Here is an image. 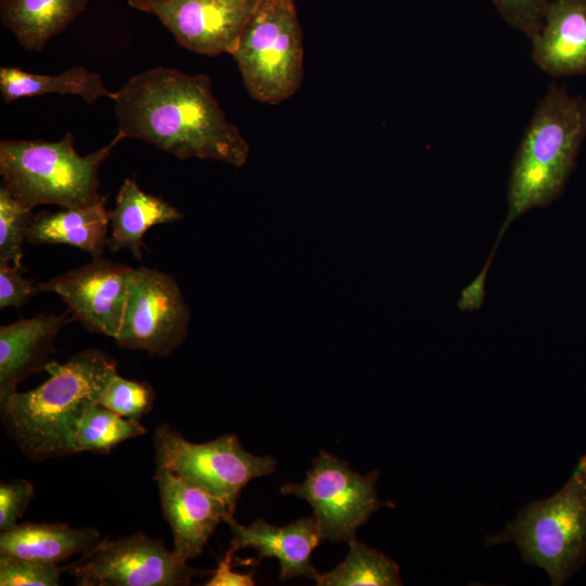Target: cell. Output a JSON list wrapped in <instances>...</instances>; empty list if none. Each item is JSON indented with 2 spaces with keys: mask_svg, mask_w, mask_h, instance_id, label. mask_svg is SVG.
Here are the masks:
<instances>
[{
  "mask_svg": "<svg viewBox=\"0 0 586 586\" xmlns=\"http://www.w3.org/2000/svg\"><path fill=\"white\" fill-rule=\"evenodd\" d=\"M118 129L126 138L156 145L180 160L198 157L240 167L250 145L230 123L205 74L155 67L132 76L115 100Z\"/></svg>",
  "mask_w": 586,
  "mask_h": 586,
  "instance_id": "6da1fadb",
  "label": "cell"
},
{
  "mask_svg": "<svg viewBox=\"0 0 586 586\" xmlns=\"http://www.w3.org/2000/svg\"><path fill=\"white\" fill-rule=\"evenodd\" d=\"M47 370L50 377L41 385L0 402L8 435L35 461L77 453L78 421L87 404L97 402L117 373V364L106 353L88 348L64 364L51 362Z\"/></svg>",
  "mask_w": 586,
  "mask_h": 586,
  "instance_id": "7a4b0ae2",
  "label": "cell"
},
{
  "mask_svg": "<svg viewBox=\"0 0 586 586\" xmlns=\"http://www.w3.org/2000/svg\"><path fill=\"white\" fill-rule=\"evenodd\" d=\"M586 138V100L551 86L538 102L514 155L508 184L506 228L561 192Z\"/></svg>",
  "mask_w": 586,
  "mask_h": 586,
  "instance_id": "3957f363",
  "label": "cell"
},
{
  "mask_svg": "<svg viewBox=\"0 0 586 586\" xmlns=\"http://www.w3.org/2000/svg\"><path fill=\"white\" fill-rule=\"evenodd\" d=\"M125 138L117 130L109 143L85 156L76 151L72 133L54 142L1 141V186L30 208L41 204L63 208L95 204L106 200L99 193L100 166Z\"/></svg>",
  "mask_w": 586,
  "mask_h": 586,
  "instance_id": "277c9868",
  "label": "cell"
},
{
  "mask_svg": "<svg viewBox=\"0 0 586 586\" xmlns=\"http://www.w3.org/2000/svg\"><path fill=\"white\" fill-rule=\"evenodd\" d=\"M511 543L522 560L563 585L586 561V456L552 496L525 505L485 546Z\"/></svg>",
  "mask_w": 586,
  "mask_h": 586,
  "instance_id": "5b68a950",
  "label": "cell"
},
{
  "mask_svg": "<svg viewBox=\"0 0 586 586\" xmlns=\"http://www.w3.org/2000/svg\"><path fill=\"white\" fill-rule=\"evenodd\" d=\"M254 100L278 104L303 79V33L295 0H260L232 54Z\"/></svg>",
  "mask_w": 586,
  "mask_h": 586,
  "instance_id": "8992f818",
  "label": "cell"
},
{
  "mask_svg": "<svg viewBox=\"0 0 586 586\" xmlns=\"http://www.w3.org/2000/svg\"><path fill=\"white\" fill-rule=\"evenodd\" d=\"M156 467H163L189 483L222 499L234 512L244 486L276 470L271 456L246 451L238 435L225 434L206 443L187 441L168 424L153 434Z\"/></svg>",
  "mask_w": 586,
  "mask_h": 586,
  "instance_id": "52a82bcc",
  "label": "cell"
},
{
  "mask_svg": "<svg viewBox=\"0 0 586 586\" xmlns=\"http://www.w3.org/2000/svg\"><path fill=\"white\" fill-rule=\"evenodd\" d=\"M378 479L377 470L360 474L346 461L320 450L305 480L284 484L280 492L309 502L321 539L348 544L378 509L394 507L379 499Z\"/></svg>",
  "mask_w": 586,
  "mask_h": 586,
  "instance_id": "ba28073f",
  "label": "cell"
},
{
  "mask_svg": "<svg viewBox=\"0 0 586 586\" xmlns=\"http://www.w3.org/2000/svg\"><path fill=\"white\" fill-rule=\"evenodd\" d=\"M81 586H178L214 571L194 569L168 550L164 542L142 532L101 539L68 566Z\"/></svg>",
  "mask_w": 586,
  "mask_h": 586,
  "instance_id": "9c48e42d",
  "label": "cell"
},
{
  "mask_svg": "<svg viewBox=\"0 0 586 586\" xmlns=\"http://www.w3.org/2000/svg\"><path fill=\"white\" fill-rule=\"evenodd\" d=\"M189 319V307L170 275L133 268L115 341L122 348L167 356L184 341Z\"/></svg>",
  "mask_w": 586,
  "mask_h": 586,
  "instance_id": "30bf717a",
  "label": "cell"
},
{
  "mask_svg": "<svg viewBox=\"0 0 586 586\" xmlns=\"http://www.w3.org/2000/svg\"><path fill=\"white\" fill-rule=\"evenodd\" d=\"M260 0H128L155 15L176 42L194 53L233 54Z\"/></svg>",
  "mask_w": 586,
  "mask_h": 586,
  "instance_id": "8fae6325",
  "label": "cell"
},
{
  "mask_svg": "<svg viewBox=\"0 0 586 586\" xmlns=\"http://www.w3.org/2000/svg\"><path fill=\"white\" fill-rule=\"evenodd\" d=\"M133 268L102 256L38 284L40 292L55 293L87 330L115 339L125 311Z\"/></svg>",
  "mask_w": 586,
  "mask_h": 586,
  "instance_id": "7c38bea8",
  "label": "cell"
},
{
  "mask_svg": "<svg viewBox=\"0 0 586 586\" xmlns=\"http://www.w3.org/2000/svg\"><path fill=\"white\" fill-rule=\"evenodd\" d=\"M154 480L164 518L173 532V550L188 562L203 551L217 525L233 512L222 499L166 468L156 467Z\"/></svg>",
  "mask_w": 586,
  "mask_h": 586,
  "instance_id": "4fadbf2b",
  "label": "cell"
},
{
  "mask_svg": "<svg viewBox=\"0 0 586 586\" xmlns=\"http://www.w3.org/2000/svg\"><path fill=\"white\" fill-rule=\"evenodd\" d=\"M224 522L230 527V547L234 551L254 548L260 558L279 560L280 581L300 576L316 578L318 572L311 563V553L322 539L314 515L297 519L284 526L271 525L262 519L245 526L237 522L233 515L227 517Z\"/></svg>",
  "mask_w": 586,
  "mask_h": 586,
  "instance_id": "5bb4252c",
  "label": "cell"
},
{
  "mask_svg": "<svg viewBox=\"0 0 586 586\" xmlns=\"http://www.w3.org/2000/svg\"><path fill=\"white\" fill-rule=\"evenodd\" d=\"M532 40V56L553 76L586 73V0H551Z\"/></svg>",
  "mask_w": 586,
  "mask_h": 586,
  "instance_id": "9a60e30c",
  "label": "cell"
},
{
  "mask_svg": "<svg viewBox=\"0 0 586 586\" xmlns=\"http://www.w3.org/2000/svg\"><path fill=\"white\" fill-rule=\"evenodd\" d=\"M66 322L64 315L41 314L0 328V402L16 393L25 378L47 370Z\"/></svg>",
  "mask_w": 586,
  "mask_h": 586,
  "instance_id": "2e32d148",
  "label": "cell"
},
{
  "mask_svg": "<svg viewBox=\"0 0 586 586\" xmlns=\"http://www.w3.org/2000/svg\"><path fill=\"white\" fill-rule=\"evenodd\" d=\"M111 235L106 246L112 252L128 249L142 258V239L153 226L180 220L183 215L163 198L144 192L137 181L126 178L120 186L115 207L109 212Z\"/></svg>",
  "mask_w": 586,
  "mask_h": 586,
  "instance_id": "e0dca14e",
  "label": "cell"
},
{
  "mask_svg": "<svg viewBox=\"0 0 586 586\" xmlns=\"http://www.w3.org/2000/svg\"><path fill=\"white\" fill-rule=\"evenodd\" d=\"M101 540L94 527H71L66 523L27 522L0 534V555L59 563L86 555Z\"/></svg>",
  "mask_w": 586,
  "mask_h": 586,
  "instance_id": "ac0fdd59",
  "label": "cell"
},
{
  "mask_svg": "<svg viewBox=\"0 0 586 586\" xmlns=\"http://www.w3.org/2000/svg\"><path fill=\"white\" fill-rule=\"evenodd\" d=\"M105 201L84 207L41 212L34 217L27 241L35 244H66L101 256L107 242L110 224Z\"/></svg>",
  "mask_w": 586,
  "mask_h": 586,
  "instance_id": "d6986e66",
  "label": "cell"
},
{
  "mask_svg": "<svg viewBox=\"0 0 586 586\" xmlns=\"http://www.w3.org/2000/svg\"><path fill=\"white\" fill-rule=\"evenodd\" d=\"M89 0H2V25L26 50L41 51L85 10Z\"/></svg>",
  "mask_w": 586,
  "mask_h": 586,
  "instance_id": "ffe728a7",
  "label": "cell"
},
{
  "mask_svg": "<svg viewBox=\"0 0 586 586\" xmlns=\"http://www.w3.org/2000/svg\"><path fill=\"white\" fill-rule=\"evenodd\" d=\"M0 91L7 103L25 97L46 93L75 94L91 104L100 97L116 100L118 91H110L101 76L82 66L72 67L55 76L28 73L17 67L0 68Z\"/></svg>",
  "mask_w": 586,
  "mask_h": 586,
  "instance_id": "44dd1931",
  "label": "cell"
},
{
  "mask_svg": "<svg viewBox=\"0 0 586 586\" xmlns=\"http://www.w3.org/2000/svg\"><path fill=\"white\" fill-rule=\"evenodd\" d=\"M349 552L334 569L317 573L319 586H398L399 565L378 549L354 539Z\"/></svg>",
  "mask_w": 586,
  "mask_h": 586,
  "instance_id": "7402d4cb",
  "label": "cell"
},
{
  "mask_svg": "<svg viewBox=\"0 0 586 586\" xmlns=\"http://www.w3.org/2000/svg\"><path fill=\"white\" fill-rule=\"evenodd\" d=\"M145 433L139 421L120 417L92 400L78 421L75 445L77 453L109 454L120 443Z\"/></svg>",
  "mask_w": 586,
  "mask_h": 586,
  "instance_id": "603a6c76",
  "label": "cell"
},
{
  "mask_svg": "<svg viewBox=\"0 0 586 586\" xmlns=\"http://www.w3.org/2000/svg\"><path fill=\"white\" fill-rule=\"evenodd\" d=\"M34 217L33 208L0 187V263L23 267V243Z\"/></svg>",
  "mask_w": 586,
  "mask_h": 586,
  "instance_id": "cb8c5ba5",
  "label": "cell"
},
{
  "mask_svg": "<svg viewBox=\"0 0 586 586\" xmlns=\"http://www.w3.org/2000/svg\"><path fill=\"white\" fill-rule=\"evenodd\" d=\"M154 398L149 383L128 380L115 373L99 394L97 403L120 417L139 421L152 410Z\"/></svg>",
  "mask_w": 586,
  "mask_h": 586,
  "instance_id": "d4e9b609",
  "label": "cell"
},
{
  "mask_svg": "<svg viewBox=\"0 0 586 586\" xmlns=\"http://www.w3.org/2000/svg\"><path fill=\"white\" fill-rule=\"evenodd\" d=\"M63 570L50 561L0 555L1 586H58Z\"/></svg>",
  "mask_w": 586,
  "mask_h": 586,
  "instance_id": "484cf974",
  "label": "cell"
},
{
  "mask_svg": "<svg viewBox=\"0 0 586 586\" xmlns=\"http://www.w3.org/2000/svg\"><path fill=\"white\" fill-rule=\"evenodd\" d=\"M501 17L532 39L542 26L551 0H492Z\"/></svg>",
  "mask_w": 586,
  "mask_h": 586,
  "instance_id": "4316f807",
  "label": "cell"
},
{
  "mask_svg": "<svg viewBox=\"0 0 586 586\" xmlns=\"http://www.w3.org/2000/svg\"><path fill=\"white\" fill-rule=\"evenodd\" d=\"M35 495L34 486L24 479L0 485V531H8L23 517Z\"/></svg>",
  "mask_w": 586,
  "mask_h": 586,
  "instance_id": "83f0119b",
  "label": "cell"
},
{
  "mask_svg": "<svg viewBox=\"0 0 586 586\" xmlns=\"http://www.w3.org/2000/svg\"><path fill=\"white\" fill-rule=\"evenodd\" d=\"M22 269L0 263V309L20 308L40 292L38 285L22 276Z\"/></svg>",
  "mask_w": 586,
  "mask_h": 586,
  "instance_id": "f1b7e54d",
  "label": "cell"
},
{
  "mask_svg": "<svg viewBox=\"0 0 586 586\" xmlns=\"http://www.w3.org/2000/svg\"><path fill=\"white\" fill-rule=\"evenodd\" d=\"M234 552L229 547L218 568L214 570L212 577L205 584L206 586H253L255 584L253 578L254 570L249 573L233 572L231 570Z\"/></svg>",
  "mask_w": 586,
  "mask_h": 586,
  "instance_id": "f546056e",
  "label": "cell"
},
{
  "mask_svg": "<svg viewBox=\"0 0 586 586\" xmlns=\"http://www.w3.org/2000/svg\"><path fill=\"white\" fill-rule=\"evenodd\" d=\"M0 1H2V0H0Z\"/></svg>",
  "mask_w": 586,
  "mask_h": 586,
  "instance_id": "4dcf8cb0",
  "label": "cell"
}]
</instances>
